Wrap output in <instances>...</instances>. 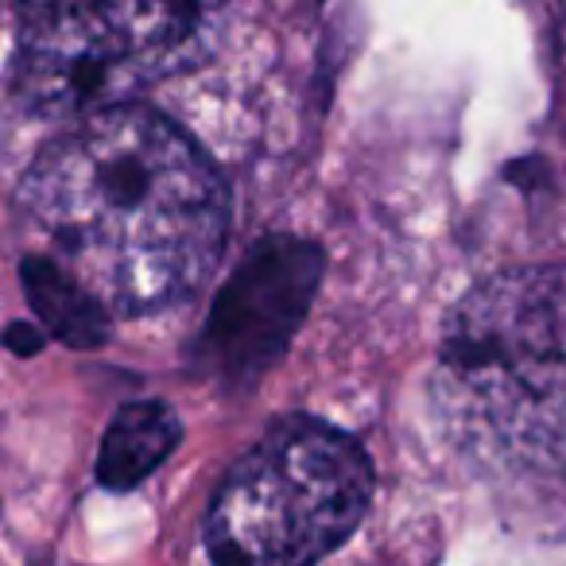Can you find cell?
<instances>
[{
	"label": "cell",
	"mask_w": 566,
	"mask_h": 566,
	"mask_svg": "<svg viewBox=\"0 0 566 566\" xmlns=\"http://www.w3.org/2000/svg\"><path fill=\"white\" fill-rule=\"evenodd\" d=\"M20 213L109 315H151L213 275L229 190L175 120L125 102L74 117L35 156Z\"/></svg>",
	"instance_id": "1"
},
{
	"label": "cell",
	"mask_w": 566,
	"mask_h": 566,
	"mask_svg": "<svg viewBox=\"0 0 566 566\" xmlns=\"http://www.w3.org/2000/svg\"><path fill=\"white\" fill-rule=\"evenodd\" d=\"M434 408L462 447L527 470L566 465V268H512L447 315Z\"/></svg>",
	"instance_id": "2"
},
{
	"label": "cell",
	"mask_w": 566,
	"mask_h": 566,
	"mask_svg": "<svg viewBox=\"0 0 566 566\" xmlns=\"http://www.w3.org/2000/svg\"><path fill=\"white\" fill-rule=\"evenodd\" d=\"M226 0H24L12 90L40 117H86L202 66Z\"/></svg>",
	"instance_id": "3"
},
{
	"label": "cell",
	"mask_w": 566,
	"mask_h": 566,
	"mask_svg": "<svg viewBox=\"0 0 566 566\" xmlns=\"http://www.w3.org/2000/svg\"><path fill=\"white\" fill-rule=\"evenodd\" d=\"M373 485L357 439L283 419L221 481L202 524L206 555L213 566H315L361 527Z\"/></svg>",
	"instance_id": "4"
},
{
	"label": "cell",
	"mask_w": 566,
	"mask_h": 566,
	"mask_svg": "<svg viewBox=\"0 0 566 566\" xmlns=\"http://www.w3.org/2000/svg\"><path fill=\"white\" fill-rule=\"evenodd\" d=\"M323 283V249L275 233L244 252L213 300L198 365L226 388H249L287 354Z\"/></svg>",
	"instance_id": "5"
},
{
	"label": "cell",
	"mask_w": 566,
	"mask_h": 566,
	"mask_svg": "<svg viewBox=\"0 0 566 566\" xmlns=\"http://www.w3.org/2000/svg\"><path fill=\"white\" fill-rule=\"evenodd\" d=\"M182 439V423L164 400L128 403L113 416L97 450V481L113 493L136 489L156 465L167 462Z\"/></svg>",
	"instance_id": "6"
},
{
	"label": "cell",
	"mask_w": 566,
	"mask_h": 566,
	"mask_svg": "<svg viewBox=\"0 0 566 566\" xmlns=\"http://www.w3.org/2000/svg\"><path fill=\"white\" fill-rule=\"evenodd\" d=\"M20 280L35 318L51 338L74 349H94L109 338V311L63 264H55L51 256H28L20 264Z\"/></svg>",
	"instance_id": "7"
},
{
	"label": "cell",
	"mask_w": 566,
	"mask_h": 566,
	"mask_svg": "<svg viewBox=\"0 0 566 566\" xmlns=\"http://www.w3.org/2000/svg\"><path fill=\"white\" fill-rule=\"evenodd\" d=\"M43 342H48V331L40 323H12L4 331V346L17 357H35L43 349Z\"/></svg>",
	"instance_id": "8"
}]
</instances>
